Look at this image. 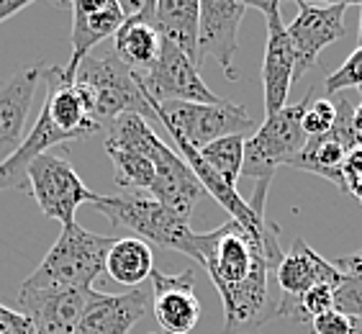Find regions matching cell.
<instances>
[{"mask_svg":"<svg viewBox=\"0 0 362 334\" xmlns=\"http://www.w3.org/2000/svg\"><path fill=\"white\" fill-rule=\"evenodd\" d=\"M100 214L121 229L132 231L134 237L146 242L149 247H165V250L182 252L188 258L198 260L195 250V234L190 221L177 216L165 203L152 198L149 193H121V195H98L93 203Z\"/></svg>","mask_w":362,"mask_h":334,"instance_id":"277c9868","label":"cell"},{"mask_svg":"<svg viewBox=\"0 0 362 334\" xmlns=\"http://www.w3.org/2000/svg\"><path fill=\"white\" fill-rule=\"evenodd\" d=\"M349 334H362V321L360 319H352V332Z\"/></svg>","mask_w":362,"mask_h":334,"instance_id":"d6a6232c","label":"cell"},{"mask_svg":"<svg viewBox=\"0 0 362 334\" xmlns=\"http://www.w3.org/2000/svg\"><path fill=\"white\" fill-rule=\"evenodd\" d=\"M244 142L247 137H223L198 149L201 160L221 178L229 188H237V180L244 167Z\"/></svg>","mask_w":362,"mask_h":334,"instance_id":"cb8c5ba5","label":"cell"},{"mask_svg":"<svg viewBox=\"0 0 362 334\" xmlns=\"http://www.w3.org/2000/svg\"><path fill=\"white\" fill-rule=\"evenodd\" d=\"M152 311L165 334H190L201 319V301L195 296V270L165 275L152 270Z\"/></svg>","mask_w":362,"mask_h":334,"instance_id":"e0dca14e","label":"cell"},{"mask_svg":"<svg viewBox=\"0 0 362 334\" xmlns=\"http://www.w3.org/2000/svg\"><path fill=\"white\" fill-rule=\"evenodd\" d=\"M347 88H362V47H357L355 52L341 62L339 70H334L324 80L327 96H334V93L347 91Z\"/></svg>","mask_w":362,"mask_h":334,"instance_id":"484cf974","label":"cell"},{"mask_svg":"<svg viewBox=\"0 0 362 334\" xmlns=\"http://www.w3.org/2000/svg\"><path fill=\"white\" fill-rule=\"evenodd\" d=\"M28 193L34 195L44 216L59 221L62 226L75 224V211L83 203H95L98 193H93L77 175V170L57 154L47 152L28 165L26 173Z\"/></svg>","mask_w":362,"mask_h":334,"instance_id":"ba28073f","label":"cell"},{"mask_svg":"<svg viewBox=\"0 0 362 334\" xmlns=\"http://www.w3.org/2000/svg\"><path fill=\"white\" fill-rule=\"evenodd\" d=\"M357 39H360V47H362V13H360V31H357Z\"/></svg>","mask_w":362,"mask_h":334,"instance_id":"836d02e7","label":"cell"},{"mask_svg":"<svg viewBox=\"0 0 362 334\" xmlns=\"http://www.w3.org/2000/svg\"><path fill=\"white\" fill-rule=\"evenodd\" d=\"M31 6V0H21V3H11V0H0V23L13 18L16 13H21L26 8Z\"/></svg>","mask_w":362,"mask_h":334,"instance_id":"4dcf8cb0","label":"cell"},{"mask_svg":"<svg viewBox=\"0 0 362 334\" xmlns=\"http://www.w3.org/2000/svg\"><path fill=\"white\" fill-rule=\"evenodd\" d=\"M0 334H36V332L26 313L0 304Z\"/></svg>","mask_w":362,"mask_h":334,"instance_id":"f1b7e54d","label":"cell"},{"mask_svg":"<svg viewBox=\"0 0 362 334\" xmlns=\"http://www.w3.org/2000/svg\"><path fill=\"white\" fill-rule=\"evenodd\" d=\"M44 70H47V64L36 59V62L21 67L0 88V165H6L23 144V129H26Z\"/></svg>","mask_w":362,"mask_h":334,"instance_id":"2e32d148","label":"cell"},{"mask_svg":"<svg viewBox=\"0 0 362 334\" xmlns=\"http://www.w3.org/2000/svg\"><path fill=\"white\" fill-rule=\"evenodd\" d=\"M44 80H47V108L49 119L54 121V126L59 132H64L67 137H72V142L88 139L95 134L103 132V126L98 124L93 116V93L88 85H83L80 80L64 83L62 80V67H47L44 70Z\"/></svg>","mask_w":362,"mask_h":334,"instance_id":"4fadbf2b","label":"cell"},{"mask_svg":"<svg viewBox=\"0 0 362 334\" xmlns=\"http://www.w3.org/2000/svg\"><path fill=\"white\" fill-rule=\"evenodd\" d=\"M341 280V272L308 247L306 239H296L288 252H283V260L275 267V283L278 291L288 299H298L314 286H337Z\"/></svg>","mask_w":362,"mask_h":334,"instance_id":"d6986e66","label":"cell"},{"mask_svg":"<svg viewBox=\"0 0 362 334\" xmlns=\"http://www.w3.org/2000/svg\"><path fill=\"white\" fill-rule=\"evenodd\" d=\"M352 129H355V134L362 142V103L357 108H352Z\"/></svg>","mask_w":362,"mask_h":334,"instance_id":"1f68e13d","label":"cell"},{"mask_svg":"<svg viewBox=\"0 0 362 334\" xmlns=\"http://www.w3.org/2000/svg\"><path fill=\"white\" fill-rule=\"evenodd\" d=\"M146 103L152 105L154 121H170L175 132L195 149H203L223 137H247V134L252 137L257 129V124L250 119L242 103L223 100V98L218 103H177L175 100V103L162 105L146 98Z\"/></svg>","mask_w":362,"mask_h":334,"instance_id":"52a82bcc","label":"cell"},{"mask_svg":"<svg viewBox=\"0 0 362 334\" xmlns=\"http://www.w3.org/2000/svg\"><path fill=\"white\" fill-rule=\"evenodd\" d=\"M152 309V288L139 286L121 296L95 291L72 334H129Z\"/></svg>","mask_w":362,"mask_h":334,"instance_id":"ac0fdd59","label":"cell"},{"mask_svg":"<svg viewBox=\"0 0 362 334\" xmlns=\"http://www.w3.org/2000/svg\"><path fill=\"white\" fill-rule=\"evenodd\" d=\"M360 93H362V88H360Z\"/></svg>","mask_w":362,"mask_h":334,"instance_id":"e575fe53","label":"cell"},{"mask_svg":"<svg viewBox=\"0 0 362 334\" xmlns=\"http://www.w3.org/2000/svg\"><path fill=\"white\" fill-rule=\"evenodd\" d=\"M162 49V34L154 23V0H144V6L134 16H126L124 26L113 36V54L136 75L149 72Z\"/></svg>","mask_w":362,"mask_h":334,"instance_id":"ffe728a7","label":"cell"},{"mask_svg":"<svg viewBox=\"0 0 362 334\" xmlns=\"http://www.w3.org/2000/svg\"><path fill=\"white\" fill-rule=\"evenodd\" d=\"M198 18L201 6L198 0H154V23L162 39L185 52L195 64L198 52Z\"/></svg>","mask_w":362,"mask_h":334,"instance_id":"44dd1931","label":"cell"},{"mask_svg":"<svg viewBox=\"0 0 362 334\" xmlns=\"http://www.w3.org/2000/svg\"><path fill=\"white\" fill-rule=\"evenodd\" d=\"M154 270V252L146 242L136 237L116 239L105 258V272L119 286L132 288L144 286V280L152 278Z\"/></svg>","mask_w":362,"mask_h":334,"instance_id":"7402d4cb","label":"cell"},{"mask_svg":"<svg viewBox=\"0 0 362 334\" xmlns=\"http://www.w3.org/2000/svg\"><path fill=\"white\" fill-rule=\"evenodd\" d=\"M95 288H44L18 291V304L36 334H72Z\"/></svg>","mask_w":362,"mask_h":334,"instance_id":"9a60e30c","label":"cell"},{"mask_svg":"<svg viewBox=\"0 0 362 334\" xmlns=\"http://www.w3.org/2000/svg\"><path fill=\"white\" fill-rule=\"evenodd\" d=\"M259 11L267 21V47L262 62V91H265V116L278 113L288 105V93L296 83V57L288 31L280 18V3H247Z\"/></svg>","mask_w":362,"mask_h":334,"instance_id":"7c38bea8","label":"cell"},{"mask_svg":"<svg viewBox=\"0 0 362 334\" xmlns=\"http://www.w3.org/2000/svg\"><path fill=\"white\" fill-rule=\"evenodd\" d=\"M198 260L211 275L223 306L221 334H257L278 319L283 293L275 283V267L283 260L278 226L267 237H255L229 219L214 231L195 234Z\"/></svg>","mask_w":362,"mask_h":334,"instance_id":"6da1fadb","label":"cell"},{"mask_svg":"<svg viewBox=\"0 0 362 334\" xmlns=\"http://www.w3.org/2000/svg\"><path fill=\"white\" fill-rule=\"evenodd\" d=\"M337 124V103L334 100H329V98H319L314 100H308L306 111H303V119H300V126H303V132H306L308 139H316L321 134L332 132V126Z\"/></svg>","mask_w":362,"mask_h":334,"instance_id":"d4e9b609","label":"cell"},{"mask_svg":"<svg viewBox=\"0 0 362 334\" xmlns=\"http://www.w3.org/2000/svg\"><path fill=\"white\" fill-rule=\"evenodd\" d=\"M201 18H198V52H195V67L209 57H216L218 67L229 80L237 83L242 72L234 64L237 54V31L244 13L250 11L247 3H234V0H201Z\"/></svg>","mask_w":362,"mask_h":334,"instance_id":"8fae6325","label":"cell"},{"mask_svg":"<svg viewBox=\"0 0 362 334\" xmlns=\"http://www.w3.org/2000/svg\"><path fill=\"white\" fill-rule=\"evenodd\" d=\"M105 144L144 154L157 173V180H154V188L149 190V195L190 221V216L206 195V190L180 154L154 134L149 121L136 116V113H124L108 126Z\"/></svg>","mask_w":362,"mask_h":334,"instance_id":"7a4b0ae2","label":"cell"},{"mask_svg":"<svg viewBox=\"0 0 362 334\" xmlns=\"http://www.w3.org/2000/svg\"><path fill=\"white\" fill-rule=\"evenodd\" d=\"M311 327H314L316 334H349L352 332V319L332 309V311H324L321 316H316L311 321Z\"/></svg>","mask_w":362,"mask_h":334,"instance_id":"83f0119b","label":"cell"},{"mask_svg":"<svg viewBox=\"0 0 362 334\" xmlns=\"http://www.w3.org/2000/svg\"><path fill=\"white\" fill-rule=\"evenodd\" d=\"M105 152L113 162V178L124 190H134V193H149L154 188L157 173L154 165L146 160L144 154L132 152V149H121V146L105 144Z\"/></svg>","mask_w":362,"mask_h":334,"instance_id":"603a6c76","label":"cell"},{"mask_svg":"<svg viewBox=\"0 0 362 334\" xmlns=\"http://www.w3.org/2000/svg\"><path fill=\"white\" fill-rule=\"evenodd\" d=\"M334 309L349 319L362 321V278L341 275L334 288Z\"/></svg>","mask_w":362,"mask_h":334,"instance_id":"4316f807","label":"cell"},{"mask_svg":"<svg viewBox=\"0 0 362 334\" xmlns=\"http://www.w3.org/2000/svg\"><path fill=\"white\" fill-rule=\"evenodd\" d=\"M113 242V237L85 231L77 221L67 224L42 265L23 280L21 288H93V283L105 272V258Z\"/></svg>","mask_w":362,"mask_h":334,"instance_id":"3957f363","label":"cell"},{"mask_svg":"<svg viewBox=\"0 0 362 334\" xmlns=\"http://www.w3.org/2000/svg\"><path fill=\"white\" fill-rule=\"evenodd\" d=\"M75 80L90 88L93 103H95L93 116L103 129L124 113H136L146 121H154L152 105L146 103L144 88H141V75L126 67L113 52L85 57Z\"/></svg>","mask_w":362,"mask_h":334,"instance_id":"5b68a950","label":"cell"},{"mask_svg":"<svg viewBox=\"0 0 362 334\" xmlns=\"http://www.w3.org/2000/svg\"><path fill=\"white\" fill-rule=\"evenodd\" d=\"M334 267L341 272V275H349V278H362V250L334 260Z\"/></svg>","mask_w":362,"mask_h":334,"instance_id":"f546056e","label":"cell"},{"mask_svg":"<svg viewBox=\"0 0 362 334\" xmlns=\"http://www.w3.org/2000/svg\"><path fill=\"white\" fill-rule=\"evenodd\" d=\"M347 8L349 3L311 6L306 0H298V16L293 18L291 26H286L288 39L293 44V57H296V80L314 67L324 49L344 39Z\"/></svg>","mask_w":362,"mask_h":334,"instance_id":"30bf717a","label":"cell"},{"mask_svg":"<svg viewBox=\"0 0 362 334\" xmlns=\"http://www.w3.org/2000/svg\"><path fill=\"white\" fill-rule=\"evenodd\" d=\"M126 21V13L119 0H75L72 3V57L62 67V80L72 83L85 62V57L108 36H116Z\"/></svg>","mask_w":362,"mask_h":334,"instance_id":"5bb4252c","label":"cell"},{"mask_svg":"<svg viewBox=\"0 0 362 334\" xmlns=\"http://www.w3.org/2000/svg\"><path fill=\"white\" fill-rule=\"evenodd\" d=\"M144 96L154 103H218L221 98L209 91L201 72L185 52L162 39L157 62L141 75Z\"/></svg>","mask_w":362,"mask_h":334,"instance_id":"9c48e42d","label":"cell"},{"mask_svg":"<svg viewBox=\"0 0 362 334\" xmlns=\"http://www.w3.org/2000/svg\"><path fill=\"white\" fill-rule=\"evenodd\" d=\"M314 91H308L303 100L291 103L280 108L278 113L265 116V121L255 129L252 137L244 142V167L242 175L255 178V180H265L272 178L280 165H291L303 146L308 144V137L300 126L303 111H306L308 100Z\"/></svg>","mask_w":362,"mask_h":334,"instance_id":"8992f818","label":"cell"}]
</instances>
